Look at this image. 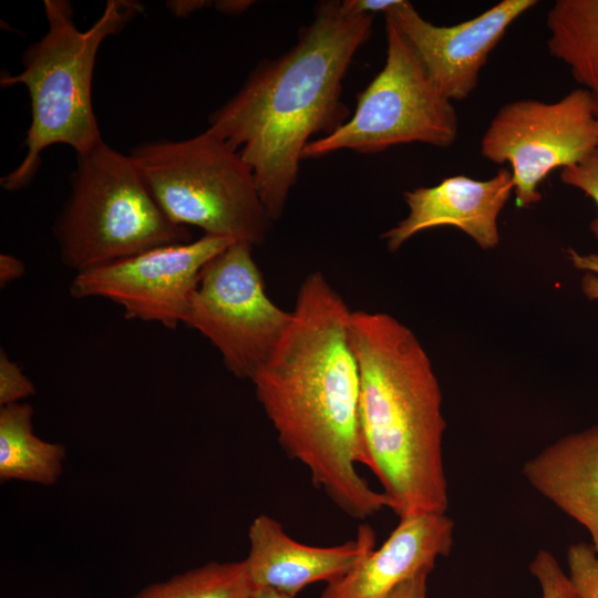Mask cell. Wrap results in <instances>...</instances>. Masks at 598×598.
Listing matches in <instances>:
<instances>
[{"mask_svg": "<svg viewBox=\"0 0 598 598\" xmlns=\"http://www.w3.org/2000/svg\"><path fill=\"white\" fill-rule=\"evenodd\" d=\"M254 2L248 0H219L215 2V8L224 14L244 13Z\"/></svg>", "mask_w": 598, "mask_h": 598, "instance_id": "83f0119b", "label": "cell"}, {"mask_svg": "<svg viewBox=\"0 0 598 598\" xmlns=\"http://www.w3.org/2000/svg\"><path fill=\"white\" fill-rule=\"evenodd\" d=\"M209 1L204 0H171L166 1V7L175 17L184 18L209 6Z\"/></svg>", "mask_w": 598, "mask_h": 598, "instance_id": "4316f807", "label": "cell"}, {"mask_svg": "<svg viewBox=\"0 0 598 598\" xmlns=\"http://www.w3.org/2000/svg\"><path fill=\"white\" fill-rule=\"evenodd\" d=\"M430 570H422L395 587L385 598H426Z\"/></svg>", "mask_w": 598, "mask_h": 598, "instance_id": "cb8c5ba5", "label": "cell"}, {"mask_svg": "<svg viewBox=\"0 0 598 598\" xmlns=\"http://www.w3.org/2000/svg\"><path fill=\"white\" fill-rule=\"evenodd\" d=\"M573 265L586 271L582 290L590 299H598V254L581 255L574 249L568 251Z\"/></svg>", "mask_w": 598, "mask_h": 598, "instance_id": "603a6c76", "label": "cell"}, {"mask_svg": "<svg viewBox=\"0 0 598 598\" xmlns=\"http://www.w3.org/2000/svg\"><path fill=\"white\" fill-rule=\"evenodd\" d=\"M598 148V120L591 92L579 87L555 102L523 99L504 104L481 140V154L508 164L516 206L538 203L543 181Z\"/></svg>", "mask_w": 598, "mask_h": 598, "instance_id": "9c48e42d", "label": "cell"}, {"mask_svg": "<svg viewBox=\"0 0 598 598\" xmlns=\"http://www.w3.org/2000/svg\"><path fill=\"white\" fill-rule=\"evenodd\" d=\"M248 539L249 551L244 560L254 588L272 589L292 598L308 585L340 578L375 546V534L369 525H361L355 539L341 545L301 544L266 514L251 522Z\"/></svg>", "mask_w": 598, "mask_h": 598, "instance_id": "4fadbf2b", "label": "cell"}, {"mask_svg": "<svg viewBox=\"0 0 598 598\" xmlns=\"http://www.w3.org/2000/svg\"><path fill=\"white\" fill-rule=\"evenodd\" d=\"M549 54L565 63L573 79L598 91V0H557L547 12Z\"/></svg>", "mask_w": 598, "mask_h": 598, "instance_id": "e0dca14e", "label": "cell"}, {"mask_svg": "<svg viewBox=\"0 0 598 598\" xmlns=\"http://www.w3.org/2000/svg\"><path fill=\"white\" fill-rule=\"evenodd\" d=\"M34 384L7 352L0 351V406L20 403L33 395Z\"/></svg>", "mask_w": 598, "mask_h": 598, "instance_id": "7402d4cb", "label": "cell"}, {"mask_svg": "<svg viewBox=\"0 0 598 598\" xmlns=\"http://www.w3.org/2000/svg\"><path fill=\"white\" fill-rule=\"evenodd\" d=\"M351 312L322 274H310L290 322L250 380L285 452L343 513L365 519L390 504L357 471L363 450Z\"/></svg>", "mask_w": 598, "mask_h": 598, "instance_id": "6da1fadb", "label": "cell"}, {"mask_svg": "<svg viewBox=\"0 0 598 598\" xmlns=\"http://www.w3.org/2000/svg\"><path fill=\"white\" fill-rule=\"evenodd\" d=\"M537 0H502L481 14L450 27L422 18L405 0L384 14L408 39L440 92L453 101L467 99L481 70L507 29Z\"/></svg>", "mask_w": 598, "mask_h": 598, "instance_id": "8fae6325", "label": "cell"}, {"mask_svg": "<svg viewBox=\"0 0 598 598\" xmlns=\"http://www.w3.org/2000/svg\"><path fill=\"white\" fill-rule=\"evenodd\" d=\"M400 2L401 0H343L342 4L351 13L375 16L380 12L385 14Z\"/></svg>", "mask_w": 598, "mask_h": 598, "instance_id": "d4e9b609", "label": "cell"}, {"mask_svg": "<svg viewBox=\"0 0 598 598\" xmlns=\"http://www.w3.org/2000/svg\"><path fill=\"white\" fill-rule=\"evenodd\" d=\"M249 598H292L268 588L255 589Z\"/></svg>", "mask_w": 598, "mask_h": 598, "instance_id": "f1b7e54d", "label": "cell"}, {"mask_svg": "<svg viewBox=\"0 0 598 598\" xmlns=\"http://www.w3.org/2000/svg\"><path fill=\"white\" fill-rule=\"evenodd\" d=\"M569 581L578 598H598V556L588 543H577L567 550Z\"/></svg>", "mask_w": 598, "mask_h": 598, "instance_id": "d6986e66", "label": "cell"}, {"mask_svg": "<svg viewBox=\"0 0 598 598\" xmlns=\"http://www.w3.org/2000/svg\"><path fill=\"white\" fill-rule=\"evenodd\" d=\"M591 95H592L594 112H595V115H596V117L598 120V91L591 93Z\"/></svg>", "mask_w": 598, "mask_h": 598, "instance_id": "f546056e", "label": "cell"}, {"mask_svg": "<svg viewBox=\"0 0 598 598\" xmlns=\"http://www.w3.org/2000/svg\"><path fill=\"white\" fill-rule=\"evenodd\" d=\"M33 415L32 405L25 402L0 406L1 482L52 486L62 474L66 450L34 433Z\"/></svg>", "mask_w": 598, "mask_h": 598, "instance_id": "2e32d148", "label": "cell"}, {"mask_svg": "<svg viewBox=\"0 0 598 598\" xmlns=\"http://www.w3.org/2000/svg\"><path fill=\"white\" fill-rule=\"evenodd\" d=\"M514 192L512 173L501 168L488 179L455 175L431 187L404 192L408 216L383 237L390 251L415 234L442 226L461 229L482 249L498 245V215Z\"/></svg>", "mask_w": 598, "mask_h": 598, "instance_id": "7c38bea8", "label": "cell"}, {"mask_svg": "<svg viewBox=\"0 0 598 598\" xmlns=\"http://www.w3.org/2000/svg\"><path fill=\"white\" fill-rule=\"evenodd\" d=\"M560 179L591 198L598 208V148L581 162L563 168ZM590 229L598 239V215L591 221Z\"/></svg>", "mask_w": 598, "mask_h": 598, "instance_id": "44dd1931", "label": "cell"}, {"mask_svg": "<svg viewBox=\"0 0 598 598\" xmlns=\"http://www.w3.org/2000/svg\"><path fill=\"white\" fill-rule=\"evenodd\" d=\"M43 8L47 32L23 52L21 72L0 78L2 87L25 86L31 106L25 156L0 179L9 192L32 182L45 148L64 144L80 155L103 142L92 104L96 55L105 39L144 12L136 0H109L94 23L81 30L70 1L44 0Z\"/></svg>", "mask_w": 598, "mask_h": 598, "instance_id": "277c9868", "label": "cell"}, {"mask_svg": "<svg viewBox=\"0 0 598 598\" xmlns=\"http://www.w3.org/2000/svg\"><path fill=\"white\" fill-rule=\"evenodd\" d=\"M529 485L582 525L598 556V424L568 434L526 461Z\"/></svg>", "mask_w": 598, "mask_h": 598, "instance_id": "9a60e30c", "label": "cell"}, {"mask_svg": "<svg viewBox=\"0 0 598 598\" xmlns=\"http://www.w3.org/2000/svg\"><path fill=\"white\" fill-rule=\"evenodd\" d=\"M130 155L174 223L250 246L265 241L271 219L251 168L208 130L182 141L143 143Z\"/></svg>", "mask_w": 598, "mask_h": 598, "instance_id": "8992f818", "label": "cell"}, {"mask_svg": "<svg viewBox=\"0 0 598 598\" xmlns=\"http://www.w3.org/2000/svg\"><path fill=\"white\" fill-rule=\"evenodd\" d=\"M453 536L454 522L445 513L401 517L380 548L329 582L321 598H385L415 574L432 571L439 557L450 555Z\"/></svg>", "mask_w": 598, "mask_h": 598, "instance_id": "5bb4252c", "label": "cell"}, {"mask_svg": "<svg viewBox=\"0 0 598 598\" xmlns=\"http://www.w3.org/2000/svg\"><path fill=\"white\" fill-rule=\"evenodd\" d=\"M233 243L204 234L194 241L152 248L75 274L70 293L110 300L128 319L175 329L184 322L204 267Z\"/></svg>", "mask_w": 598, "mask_h": 598, "instance_id": "30bf717a", "label": "cell"}, {"mask_svg": "<svg viewBox=\"0 0 598 598\" xmlns=\"http://www.w3.org/2000/svg\"><path fill=\"white\" fill-rule=\"evenodd\" d=\"M529 571L537 579L543 598H578L568 576L548 550L540 549L535 555Z\"/></svg>", "mask_w": 598, "mask_h": 598, "instance_id": "ffe728a7", "label": "cell"}, {"mask_svg": "<svg viewBox=\"0 0 598 598\" xmlns=\"http://www.w3.org/2000/svg\"><path fill=\"white\" fill-rule=\"evenodd\" d=\"M254 590L245 560L210 561L150 584L131 598H249Z\"/></svg>", "mask_w": 598, "mask_h": 598, "instance_id": "ac0fdd59", "label": "cell"}, {"mask_svg": "<svg viewBox=\"0 0 598 598\" xmlns=\"http://www.w3.org/2000/svg\"><path fill=\"white\" fill-rule=\"evenodd\" d=\"M251 248L233 243L208 261L183 322L218 349L235 377L249 380L291 320L267 296Z\"/></svg>", "mask_w": 598, "mask_h": 598, "instance_id": "ba28073f", "label": "cell"}, {"mask_svg": "<svg viewBox=\"0 0 598 598\" xmlns=\"http://www.w3.org/2000/svg\"><path fill=\"white\" fill-rule=\"evenodd\" d=\"M70 186L53 234L63 264L76 274L192 241L188 228L171 220L157 204L131 155L104 141L76 155Z\"/></svg>", "mask_w": 598, "mask_h": 598, "instance_id": "5b68a950", "label": "cell"}, {"mask_svg": "<svg viewBox=\"0 0 598 598\" xmlns=\"http://www.w3.org/2000/svg\"><path fill=\"white\" fill-rule=\"evenodd\" d=\"M373 19L349 12L339 0L319 2L297 43L258 64L237 93L209 115L206 130L249 165L271 220L282 215L312 136L329 135L350 118L341 100L342 82L372 33Z\"/></svg>", "mask_w": 598, "mask_h": 598, "instance_id": "7a4b0ae2", "label": "cell"}, {"mask_svg": "<svg viewBox=\"0 0 598 598\" xmlns=\"http://www.w3.org/2000/svg\"><path fill=\"white\" fill-rule=\"evenodd\" d=\"M385 34V63L358 94L353 114L333 133L313 138L302 159L341 150L373 154L408 143L448 147L455 142L458 118L453 102L440 92L411 43L389 19Z\"/></svg>", "mask_w": 598, "mask_h": 598, "instance_id": "52a82bcc", "label": "cell"}, {"mask_svg": "<svg viewBox=\"0 0 598 598\" xmlns=\"http://www.w3.org/2000/svg\"><path fill=\"white\" fill-rule=\"evenodd\" d=\"M25 271L24 264L13 255H0V287L4 288L10 282L20 279Z\"/></svg>", "mask_w": 598, "mask_h": 598, "instance_id": "484cf974", "label": "cell"}, {"mask_svg": "<svg viewBox=\"0 0 598 598\" xmlns=\"http://www.w3.org/2000/svg\"><path fill=\"white\" fill-rule=\"evenodd\" d=\"M350 339L360 371L363 465L399 518L446 513L442 392L415 334L388 313L352 311Z\"/></svg>", "mask_w": 598, "mask_h": 598, "instance_id": "3957f363", "label": "cell"}]
</instances>
